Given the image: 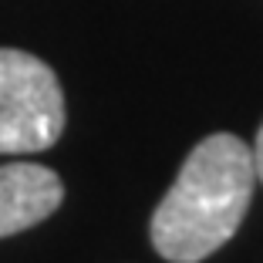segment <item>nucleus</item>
<instances>
[{"label":"nucleus","instance_id":"f257e3e1","mask_svg":"<svg viewBox=\"0 0 263 263\" xmlns=\"http://www.w3.org/2000/svg\"><path fill=\"white\" fill-rule=\"evenodd\" d=\"M253 152L240 135L202 139L152 213V247L169 263H199L240 230L253 199Z\"/></svg>","mask_w":263,"mask_h":263},{"label":"nucleus","instance_id":"20e7f679","mask_svg":"<svg viewBox=\"0 0 263 263\" xmlns=\"http://www.w3.org/2000/svg\"><path fill=\"white\" fill-rule=\"evenodd\" d=\"M253 172H256V179L263 182V125H260V132H256V142H253Z\"/></svg>","mask_w":263,"mask_h":263},{"label":"nucleus","instance_id":"7ed1b4c3","mask_svg":"<svg viewBox=\"0 0 263 263\" xmlns=\"http://www.w3.org/2000/svg\"><path fill=\"white\" fill-rule=\"evenodd\" d=\"M64 199V182L37 162L0 165V236H14L44 223Z\"/></svg>","mask_w":263,"mask_h":263},{"label":"nucleus","instance_id":"f03ea898","mask_svg":"<svg viewBox=\"0 0 263 263\" xmlns=\"http://www.w3.org/2000/svg\"><path fill=\"white\" fill-rule=\"evenodd\" d=\"M64 132L61 81L41 58L0 47V155L51 148Z\"/></svg>","mask_w":263,"mask_h":263}]
</instances>
